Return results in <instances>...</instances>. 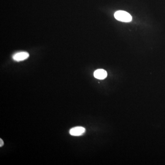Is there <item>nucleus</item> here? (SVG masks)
Here are the masks:
<instances>
[{"instance_id":"f257e3e1","label":"nucleus","mask_w":165,"mask_h":165,"mask_svg":"<svg viewBox=\"0 0 165 165\" xmlns=\"http://www.w3.org/2000/svg\"><path fill=\"white\" fill-rule=\"evenodd\" d=\"M115 19L118 20L123 22H130L132 21V18L129 13L123 11H118L114 14Z\"/></svg>"},{"instance_id":"f03ea898","label":"nucleus","mask_w":165,"mask_h":165,"mask_svg":"<svg viewBox=\"0 0 165 165\" xmlns=\"http://www.w3.org/2000/svg\"><path fill=\"white\" fill-rule=\"evenodd\" d=\"M29 57V54L26 52H20L15 54L12 56L13 60L17 62L24 61Z\"/></svg>"},{"instance_id":"7ed1b4c3","label":"nucleus","mask_w":165,"mask_h":165,"mask_svg":"<svg viewBox=\"0 0 165 165\" xmlns=\"http://www.w3.org/2000/svg\"><path fill=\"white\" fill-rule=\"evenodd\" d=\"M85 129L82 127H73L70 130L69 133L74 136H78L82 135L85 132Z\"/></svg>"},{"instance_id":"20e7f679","label":"nucleus","mask_w":165,"mask_h":165,"mask_svg":"<svg viewBox=\"0 0 165 165\" xmlns=\"http://www.w3.org/2000/svg\"><path fill=\"white\" fill-rule=\"evenodd\" d=\"M107 72L104 69H98L94 73V77L99 79H104L107 77Z\"/></svg>"},{"instance_id":"39448f33","label":"nucleus","mask_w":165,"mask_h":165,"mask_svg":"<svg viewBox=\"0 0 165 165\" xmlns=\"http://www.w3.org/2000/svg\"><path fill=\"white\" fill-rule=\"evenodd\" d=\"M0 147H2L4 145L3 141L2 140V139H0Z\"/></svg>"}]
</instances>
